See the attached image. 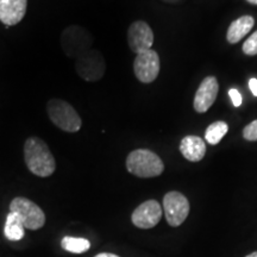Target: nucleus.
I'll return each mask as SVG.
<instances>
[{
  "label": "nucleus",
  "mask_w": 257,
  "mask_h": 257,
  "mask_svg": "<svg viewBox=\"0 0 257 257\" xmlns=\"http://www.w3.org/2000/svg\"><path fill=\"white\" fill-rule=\"evenodd\" d=\"M249 88L255 96H257V79L251 78L249 80Z\"/></svg>",
  "instance_id": "obj_21"
},
{
  "label": "nucleus",
  "mask_w": 257,
  "mask_h": 257,
  "mask_svg": "<svg viewBox=\"0 0 257 257\" xmlns=\"http://www.w3.org/2000/svg\"><path fill=\"white\" fill-rule=\"evenodd\" d=\"M162 218V207L156 200H147L133 212L131 221L138 229H152Z\"/></svg>",
  "instance_id": "obj_9"
},
{
  "label": "nucleus",
  "mask_w": 257,
  "mask_h": 257,
  "mask_svg": "<svg viewBox=\"0 0 257 257\" xmlns=\"http://www.w3.org/2000/svg\"><path fill=\"white\" fill-rule=\"evenodd\" d=\"M227 131H229V125L225 121H214L205 131V140L212 146H216L220 142L221 138L227 134Z\"/></svg>",
  "instance_id": "obj_17"
},
{
  "label": "nucleus",
  "mask_w": 257,
  "mask_h": 257,
  "mask_svg": "<svg viewBox=\"0 0 257 257\" xmlns=\"http://www.w3.org/2000/svg\"><path fill=\"white\" fill-rule=\"evenodd\" d=\"M28 0H0V22L14 27L23 21L27 14Z\"/></svg>",
  "instance_id": "obj_12"
},
{
  "label": "nucleus",
  "mask_w": 257,
  "mask_h": 257,
  "mask_svg": "<svg viewBox=\"0 0 257 257\" xmlns=\"http://www.w3.org/2000/svg\"><path fill=\"white\" fill-rule=\"evenodd\" d=\"M75 69L80 78L86 81H98L105 74L104 57L98 50L89 49L76 59Z\"/></svg>",
  "instance_id": "obj_6"
},
{
  "label": "nucleus",
  "mask_w": 257,
  "mask_h": 257,
  "mask_svg": "<svg viewBox=\"0 0 257 257\" xmlns=\"http://www.w3.org/2000/svg\"><path fill=\"white\" fill-rule=\"evenodd\" d=\"M24 161L34 175L48 178L56 170V161L49 147L40 137H29L24 143Z\"/></svg>",
  "instance_id": "obj_1"
},
{
  "label": "nucleus",
  "mask_w": 257,
  "mask_h": 257,
  "mask_svg": "<svg viewBox=\"0 0 257 257\" xmlns=\"http://www.w3.org/2000/svg\"><path fill=\"white\" fill-rule=\"evenodd\" d=\"M92 44V37L87 30L78 27V25H72L66 30H63L61 35V47L68 57L72 59H78L82 54L89 50Z\"/></svg>",
  "instance_id": "obj_5"
},
{
  "label": "nucleus",
  "mask_w": 257,
  "mask_h": 257,
  "mask_svg": "<svg viewBox=\"0 0 257 257\" xmlns=\"http://www.w3.org/2000/svg\"><path fill=\"white\" fill-rule=\"evenodd\" d=\"M243 53L246 55H257V31L250 36L243 44Z\"/></svg>",
  "instance_id": "obj_18"
},
{
  "label": "nucleus",
  "mask_w": 257,
  "mask_h": 257,
  "mask_svg": "<svg viewBox=\"0 0 257 257\" xmlns=\"http://www.w3.org/2000/svg\"><path fill=\"white\" fill-rule=\"evenodd\" d=\"M126 169L128 173L138 178H156L163 173L165 165L160 156L152 150L137 149L128 154Z\"/></svg>",
  "instance_id": "obj_2"
},
{
  "label": "nucleus",
  "mask_w": 257,
  "mask_h": 257,
  "mask_svg": "<svg viewBox=\"0 0 257 257\" xmlns=\"http://www.w3.org/2000/svg\"><path fill=\"white\" fill-rule=\"evenodd\" d=\"M246 2L250 3V4H252V5H257V0H246Z\"/></svg>",
  "instance_id": "obj_23"
},
{
  "label": "nucleus",
  "mask_w": 257,
  "mask_h": 257,
  "mask_svg": "<svg viewBox=\"0 0 257 257\" xmlns=\"http://www.w3.org/2000/svg\"><path fill=\"white\" fill-rule=\"evenodd\" d=\"M61 246L66 251L72 253H83L88 251L91 248V242L86 238H79V237L66 236L61 240Z\"/></svg>",
  "instance_id": "obj_16"
},
{
  "label": "nucleus",
  "mask_w": 257,
  "mask_h": 257,
  "mask_svg": "<svg viewBox=\"0 0 257 257\" xmlns=\"http://www.w3.org/2000/svg\"><path fill=\"white\" fill-rule=\"evenodd\" d=\"M160 67L159 54L150 49L136 56L134 62V72L141 82L150 83L159 76Z\"/></svg>",
  "instance_id": "obj_8"
},
{
  "label": "nucleus",
  "mask_w": 257,
  "mask_h": 257,
  "mask_svg": "<svg viewBox=\"0 0 257 257\" xmlns=\"http://www.w3.org/2000/svg\"><path fill=\"white\" fill-rule=\"evenodd\" d=\"M243 137L249 142L257 141V119L246 125L243 130Z\"/></svg>",
  "instance_id": "obj_19"
},
{
  "label": "nucleus",
  "mask_w": 257,
  "mask_h": 257,
  "mask_svg": "<svg viewBox=\"0 0 257 257\" xmlns=\"http://www.w3.org/2000/svg\"><path fill=\"white\" fill-rule=\"evenodd\" d=\"M245 257H257V251L252 252V253H249V255L245 256Z\"/></svg>",
  "instance_id": "obj_24"
},
{
  "label": "nucleus",
  "mask_w": 257,
  "mask_h": 257,
  "mask_svg": "<svg viewBox=\"0 0 257 257\" xmlns=\"http://www.w3.org/2000/svg\"><path fill=\"white\" fill-rule=\"evenodd\" d=\"M127 42L130 49L138 54L150 50L154 43V32L146 22L138 21L130 25L127 31Z\"/></svg>",
  "instance_id": "obj_10"
},
{
  "label": "nucleus",
  "mask_w": 257,
  "mask_h": 257,
  "mask_svg": "<svg viewBox=\"0 0 257 257\" xmlns=\"http://www.w3.org/2000/svg\"><path fill=\"white\" fill-rule=\"evenodd\" d=\"M4 234L5 237L11 242H18L23 239L25 234V227L21 219L17 217V214L10 212L6 217L5 226H4Z\"/></svg>",
  "instance_id": "obj_15"
},
{
  "label": "nucleus",
  "mask_w": 257,
  "mask_h": 257,
  "mask_svg": "<svg viewBox=\"0 0 257 257\" xmlns=\"http://www.w3.org/2000/svg\"><path fill=\"white\" fill-rule=\"evenodd\" d=\"M163 211L170 226L178 227L188 217L189 202L180 192H168L163 198Z\"/></svg>",
  "instance_id": "obj_7"
},
{
  "label": "nucleus",
  "mask_w": 257,
  "mask_h": 257,
  "mask_svg": "<svg viewBox=\"0 0 257 257\" xmlns=\"http://www.w3.org/2000/svg\"><path fill=\"white\" fill-rule=\"evenodd\" d=\"M47 113L51 123L64 133L75 134L81 128V118L68 101L50 99L47 104Z\"/></svg>",
  "instance_id": "obj_3"
},
{
  "label": "nucleus",
  "mask_w": 257,
  "mask_h": 257,
  "mask_svg": "<svg viewBox=\"0 0 257 257\" xmlns=\"http://www.w3.org/2000/svg\"><path fill=\"white\" fill-rule=\"evenodd\" d=\"M229 95L234 107H239L242 105V95H240V93L237 89L231 88L229 91Z\"/></svg>",
  "instance_id": "obj_20"
},
{
  "label": "nucleus",
  "mask_w": 257,
  "mask_h": 257,
  "mask_svg": "<svg viewBox=\"0 0 257 257\" xmlns=\"http://www.w3.org/2000/svg\"><path fill=\"white\" fill-rule=\"evenodd\" d=\"M218 89H219V85L214 76H207L202 80L197 93H195L194 104H193L194 110L198 113H205L210 110V107L217 99Z\"/></svg>",
  "instance_id": "obj_11"
},
{
  "label": "nucleus",
  "mask_w": 257,
  "mask_h": 257,
  "mask_svg": "<svg viewBox=\"0 0 257 257\" xmlns=\"http://www.w3.org/2000/svg\"><path fill=\"white\" fill-rule=\"evenodd\" d=\"M253 24H255V19L251 16H243V17L236 19L227 29L226 40L231 44L238 43L245 35H248V32L252 29Z\"/></svg>",
  "instance_id": "obj_14"
},
{
  "label": "nucleus",
  "mask_w": 257,
  "mask_h": 257,
  "mask_svg": "<svg viewBox=\"0 0 257 257\" xmlns=\"http://www.w3.org/2000/svg\"><path fill=\"white\" fill-rule=\"evenodd\" d=\"M10 212L17 214L25 229L28 230H40L46 224V214L43 210L28 198H15L10 204Z\"/></svg>",
  "instance_id": "obj_4"
},
{
  "label": "nucleus",
  "mask_w": 257,
  "mask_h": 257,
  "mask_svg": "<svg viewBox=\"0 0 257 257\" xmlns=\"http://www.w3.org/2000/svg\"><path fill=\"white\" fill-rule=\"evenodd\" d=\"M180 152L186 160L199 162L206 154V144L198 136H186L180 143Z\"/></svg>",
  "instance_id": "obj_13"
},
{
  "label": "nucleus",
  "mask_w": 257,
  "mask_h": 257,
  "mask_svg": "<svg viewBox=\"0 0 257 257\" xmlns=\"http://www.w3.org/2000/svg\"><path fill=\"white\" fill-rule=\"evenodd\" d=\"M94 257H120V256L114 255V253H110V252H101V253H98V255Z\"/></svg>",
  "instance_id": "obj_22"
}]
</instances>
